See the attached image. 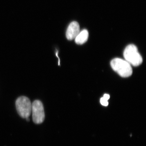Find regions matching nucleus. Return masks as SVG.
Here are the masks:
<instances>
[{"label":"nucleus","mask_w":146,"mask_h":146,"mask_svg":"<svg viewBox=\"0 0 146 146\" xmlns=\"http://www.w3.org/2000/svg\"><path fill=\"white\" fill-rule=\"evenodd\" d=\"M111 67L122 77L130 76L132 74L131 65L126 60L120 58H115L111 61Z\"/></svg>","instance_id":"nucleus-1"},{"label":"nucleus","mask_w":146,"mask_h":146,"mask_svg":"<svg viewBox=\"0 0 146 146\" xmlns=\"http://www.w3.org/2000/svg\"><path fill=\"white\" fill-rule=\"evenodd\" d=\"M124 57L128 63L133 66H138L143 62V58L135 45H129L126 47L123 53Z\"/></svg>","instance_id":"nucleus-2"},{"label":"nucleus","mask_w":146,"mask_h":146,"mask_svg":"<svg viewBox=\"0 0 146 146\" xmlns=\"http://www.w3.org/2000/svg\"><path fill=\"white\" fill-rule=\"evenodd\" d=\"M16 105L18 113L22 117L25 119L29 117L31 114L32 104L28 98L20 97L16 100Z\"/></svg>","instance_id":"nucleus-3"},{"label":"nucleus","mask_w":146,"mask_h":146,"mask_svg":"<svg viewBox=\"0 0 146 146\" xmlns=\"http://www.w3.org/2000/svg\"><path fill=\"white\" fill-rule=\"evenodd\" d=\"M31 111L33 120L35 123L40 124L43 122L45 119V112L42 102L37 100L35 101L32 104Z\"/></svg>","instance_id":"nucleus-4"},{"label":"nucleus","mask_w":146,"mask_h":146,"mask_svg":"<svg viewBox=\"0 0 146 146\" xmlns=\"http://www.w3.org/2000/svg\"><path fill=\"white\" fill-rule=\"evenodd\" d=\"M80 32V28L78 23L76 21H73L68 26L66 36L67 39L72 40L75 39L76 36Z\"/></svg>","instance_id":"nucleus-5"},{"label":"nucleus","mask_w":146,"mask_h":146,"mask_svg":"<svg viewBox=\"0 0 146 146\" xmlns=\"http://www.w3.org/2000/svg\"><path fill=\"white\" fill-rule=\"evenodd\" d=\"M89 37V32L86 29L82 30L76 36L75 40L76 43L79 45L83 44L86 42Z\"/></svg>","instance_id":"nucleus-6"},{"label":"nucleus","mask_w":146,"mask_h":146,"mask_svg":"<svg viewBox=\"0 0 146 146\" xmlns=\"http://www.w3.org/2000/svg\"><path fill=\"white\" fill-rule=\"evenodd\" d=\"M110 98V96L108 94H105L104 96L102 98L100 99V103L102 105L104 106H108V100Z\"/></svg>","instance_id":"nucleus-7"}]
</instances>
